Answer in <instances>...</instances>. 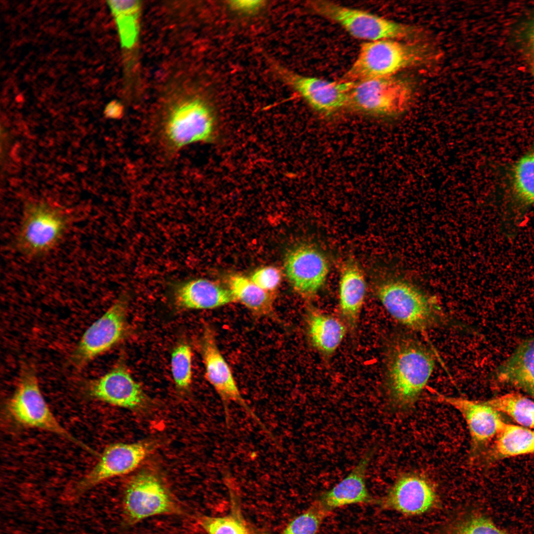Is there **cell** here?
Instances as JSON below:
<instances>
[{
	"instance_id": "1",
	"label": "cell",
	"mask_w": 534,
	"mask_h": 534,
	"mask_svg": "<svg viewBox=\"0 0 534 534\" xmlns=\"http://www.w3.org/2000/svg\"><path fill=\"white\" fill-rule=\"evenodd\" d=\"M215 129L211 107L196 96L182 97L169 103L157 123L159 141L169 155L192 143L211 141Z\"/></svg>"
},
{
	"instance_id": "2",
	"label": "cell",
	"mask_w": 534,
	"mask_h": 534,
	"mask_svg": "<svg viewBox=\"0 0 534 534\" xmlns=\"http://www.w3.org/2000/svg\"><path fill=\"white\" fill-rule=\"evenodd\" d=\"M435 55L427 44L404 43L393 39L365 42L341 81L354 83L393 76L404 68L427 63Z\"/></svg>"
},
{
	"instance_id": "3",
	"label": "cell",
	"mask_w": 534,
	"mask_h": 534,
	"mask_svg": "<svg viewBox=\"0 0 534 534\" xmlns=\"http://www.w3.org/2000/svg\"><path fill=\"white\" fill-rule=\"evenodd\" d=\"M435 358L424 345L412 338L398 339L388 364L391 399L400 407L411 406L419 398L434 368Z\"/></svg>"
},
{
	"instance_id": "4",
	"label": "cell",
	"mask_w": 534,
	"mask_h": 534,
	"mask_svg": "<svg viewBox=\"0 0 534 534\" xmlns=\"http://www.w3.org/2000/svg\"><path fill=\"white\" fill-rule=\"evenodd\" d=\"M69 225V217L61 207L44 200L28 202L16 238L20 251L31 257L43 256L62 239Z\"/></svg>"
},
{
	"instance_id": "5",
	"label": "cell",
	"mask_w": 534,
	"mask_h": 534,
	"mask_svg": "<svg viewBox=\"0 0 534 534\" xmlns=\"http://www.w3.org/2000/svg\"><path fill=\"white\" fill-rule=\"evenodd\" d=\"M376 292L391 315L407 327L424 331L440 321V310L432 298L408 281L389 279L380 284Z\"/></svg>"
},
{
	"instance_id": "6",
	"label": "cell",
	"mask_w": 534,
	"mask_h": 534,
	"mask_svg": "<svg viewBox=\"0 0 534 534\" xmlns=\"http://www.w3.org/2000/svg\"><path fill=\"white\" fill-rule=\"evenodd\" d=\"M413 93L411 82L393 76L352 82L347 106L376 116H396L407 109Z\"/></svg>"
},
{
	"instance_id": "7",
	"label": "cell",
	"mask_w": 534,
	"mask_h": 534,
	"mask_svg": "<svg viewBox=\"0 0 534 534\" xmlns=\"http://www.w3.org/2000/svg\"><path fill=\"white\" fill-rule=\"evenodd\" d=\"M308 4L312 11L339 24L353 37L368 42L411 38L418 32L414 27L330 1L312 0Z\"/></svg>"
},
{
	"instance_id": "8",
	"label": "cell",
	"mask_w": 534,
	"mask_h": 534,
	"mask_svg": "<svg viewBox=\"0 0 534 534\" xmlns=\"http://www.w3.org/2000/svg\"><path fill=\"white\" fill-rule=\"evenodd\" d=\"M7 408L11 416L19 424L54 433L93 453L58 421L43 397L33 368L23 369L15 391L8 401Z\"/></svg>"
},
{
	"instance_id": "9",
	"label": "cell",
	"mask_w": 534,
	"mask_h": 534,
	"mask_svg": "<svg viewBox=\"0 0 534 534\" xmlns=\"http://www.w3.org/2000/svg\"><path fill=\"white\" fill-rule=\"evenodd\" d=\"M126 297H121L84 332L72 355L75 366L82 367L117 344L127 326Z\"/></svg>"
},
{
	"instance_id": "10",
	"label": "cell",
	"mask_w": 534,
	"mask_h": 534,
	"mask_svg": "<svg viewBox=\"0 0 534 534\" xmlns=\"http://www.w3.org/2000/svg\"><path fill=\"white\" fill-rule=\"evenodd\" d=\"M124 509L130 524L152 516L178 511L176 504L160 479L153 473L143 472L128 484L124 498Z\"/></svg>"
},
{
	"instance_id": "11",
	"label": "cell",
	"mask_w": 534,
	"mask_h": 534,
	"mask_svg": "<svg viewBox=\"0 0 534 534\" xmlns=\"http://www.w3.org/2000/svg\"><path fill=\"white\" fill-rule=\"evenodd\" d=\"M202 356L206 379L222 400L226 422L229 421L228 405L234 402L241 406L267 431L266 428L243 398L231 369L218 347L214 334L209 328L205 329L202 338Z\"/></svg>"
},
{
	"instance_id": "12",
	"label": "cell",
	"mask_w": 534,
	"mask_h": 534,
	"mask_svg": "<svg viewBox=\"0 0 534 534\" xmlns=\"http://www.w3.org/2000/svg\"><path fill=\"white\" fill-rule=\"evenodd\" d=\"M286 275L294 290L304 297L318 292L327 279L328 261L319 249L309 244L297 246L286 256Z\"/></svg>"
},
{
	"instance_id": "13",
	"label": "cell",
	"mask_w": 534,
	"mask_h": 534,
	"mask_svg": "<svg viewBox=\"0 0 534 534\" xmlns=\"http://www.w3.org/2000/svg\"><path fill=\"white\" fill-rule=\"evenodd\" d=\"M149 450L145 443L108 445L94 466L79 482L78 490L83 491L105 480L133 472L144 460Z\"/></svg>"
},
{
	"instance_id": "14",
	"label": "cell",
	"mask_w": 534,
	"mask_h": 534,
	"mask_svg": "<svg viewBox=\"0 0 534 534\" xmlns=\"http://www.w3.org/2000/svg\"><path fill=\"white\" fill-rule=\"evenodd\" d=\"M283 79L314 110L329 115L347 106L348 91L352 82L330 81L278 70Z\"/></svg>"
},
{
	"instance_id": "15",
	"label": "cell",
	"mask_w": 534,
	"mask_h": 534,
	"mask_svg": "<svg viewBox=\"0 0 534 534\" xmlns=\"http://www.w3.org/2000/svg\"><path fill=\"white\" fill-rule=\"evenodd\" d=\"M89 393L99 400L130 409L142 406L146 399L139 385L121 366L92 381L89 386Z\"/></svg>"
},
{
	"instance_id": "16",
	"label": "cell",
	"mask_w": 534,
	"mask_h": 534,
	"mask_svg": "<svg viewBox=\"0 0 534 534\" xmlns=\"http://www.w3.org/2000/svg\"><path fill=\"white\" fill-rule=\"evenodd\" d=\"M436 499L435 491L427 480L410 474L404 475L397 480L382 503L387 508L414 515L429 510Z\"/></svg>"
},
{
	"instance_id": "17",
	"label": "cell",
	"mask_w": 534,
	"mask_h": 534,
	"mask_svg": "<svg viewBox=\"0 0 534 534\" xmlns=\"http://www.w3.org/2000/svg\"><path fill=\"white\" fill-rule=\"evenodd\" d=\"M172 293L174 304L181 309H211L236 301L229 289L203 278L175 282Z\"/></svg>"
},
{
	"instance_id": "18",
	"label": "cell",
	"mask_w": 534,
	"mask_h": 534,
	"mask_svg": "<svg viewBox=\"0 0 534 534\" xmlns=\"http://www.w3.org/2000/svg\"><path fill=\"white\" fill-rule=\"evenodd\" d=\"M438 400L461 413L467 423L474 446L482 445L496 436L505 424L498 411L486 401L441 395H439Z\"/></svg>"
},
{
	"instance_id": "19",
	"label": "cell",
	"mask_w": 534,
	"mask_h": 534,
	"mask_svg": "<svg viewBox=\"0 0 534 534\" xmlns=\"http://www.w3.org/2000/svg\"><path fill=\"white\" fill-rule=\"evenodd\" d=\"M372 455V450L367 452L348 475L322 495L319 501L325 509L328 511L371 500L365 484V475Z\"/></svg>"
},
{
	"instance_id": "20",
	"label": "cell",
	"mask_w": 534,
	"mask_h": 534,
	"mask_svg": "<svg viewBox=\"0 0 534 534\" xmlns=\"http://www.w3.org/2000/svg\"><path fill=\"white\" fill-rule=\"evenodd\" d=\"M495 375L501 383L520 389L534 398V337L520 344L499 366Z\"/></svg>"
},
{
	"instance_id": "21",
	"label": "cell",
	"mask_w": 534,
	"mask_h": 534,
	"mask_svg": "<svg viewBox=\"0 0 534 534\" xmlns=\"http://www.w3.org/2000/svg\"><path fill=\"white\" fill-rule=\"evenodd\" d=\"M366 284L363 272L354 262L344 267L339 285V307L345 322L354 329L365 298Z\"/></svg>"
},
{
	"instance_id": "22",
	"label": "cell",
	"mask_w": 534,
	"mask_h": 534,
	"mask_svg": "<svg viewBox=\"0 0 534 534\" xmlns=\"http://www.w3.org/2000/svg\"><path fill=\"white\" fill-rule=\"evenodd\" d=\"M508 178L512 207L517 213H522L534 205V149L513 163Z\"/></svg>"
},
{
	"instance_id": "23",
	"label": "cell",
	"mask_w": 534,
	"mask_h": 534,
	"mask_svg": "<svg viewBox=\"0 0 534 534\" xmlns=\"http://www.w3.org/2000/svg\"><path fill=\"white\" fill-rule=\"evenodd\" d=\"M308 330L312 345L326 356L332 355L342 342L346 325L341 320L311 309L307 318Z\"/></svg>"
},
{
	"instance_id": "24",
	"label": "cell",
	"mask_w": 534,
	"mask_h": 534,
	"mask_svg": "<svg viewBox=\"0 0 534 534\" xmlns=\"http://www.w3.org/2000/svg\"><path fill=\"white\" fill-rule=\"evenodd\" d=\"M229 289L236 301L259 315H270L273 312L272 292L260 288L250 279L233 275L229 281Z\"/></svg>"
},
{
	"instance_id": "25",
	"label": "cell",
	"mask_w": 534,
	"mask_h": 534,
	"mask_svg": "<svg viewBox=\"0 0 534 534\" xmlns=\"http://www.w3.org/2000/svg\"><path fill=\"white\" fill-rule=\"evenodd\" d=\"M494 450L502 458L534 453V430L505 423L496 436Z\"/></svg>"
},
{
	"instance_id": "26",
	"label": "cell",
	"mask_w": 534,
	"mask_h": 534,
	"mask_svg": "<svg viewBox=\"0 0 534 534\" xmlns=\"http://www.w3.org/2000/svg\"><path fill=\"white\" fill-rule=\"evenodd\" d=\"M108 4L114 16L122 46L133 48L138 39L140 5L136 0H110Z\"/></svg>"
},
{
	"instance_id": "27",
	"label": "cell",
	"mask_w": 534,
	"mask_h": 534,
	"mask_svg": "<svg viewBox=\"0 0 534 534\" xmlns=\"http://www.w3.org/2000/svg\"><path fill=\"white\" fill-rule=\"evenodd\" d=\"M520 426L534 430V400L515 393L506 394L486 401Z\"/></svg>"
},
{
	"instance_id": "28",
	"label": "cell",
	"mask_w": 534,
	"mask_h": 534,
	"mask_svg": "<svg viewBox=\"0 0 534 534\" xmlns=\"http://www.w3.org/2000/svg\"><path fill=\"white\" fill-rule=\"evenodd\" d=\"M171 366L177 387L187 389L192 381V353L189 345L183 343L176 347L172 355Z\"/></svg>"
},
{
	"instance_id": "29",
	"label": "cell",
	"mask_w": 534,
	"mask_h": 534,
	"mask_svg": "<svg viewBox=\"0 0 534 534\" xmlns=\"http://www.w3.org/2000/svg\"><path fill=\"white\" fill-rule=\"evenodd\" d=\"M327 512L318 501L293 519L282 534H316Z\"/></svg>"
},
{
	"instance_id": "30",
	"label": "cell",
	"mask_w": 534,
	"mask_h": 534,
	"mask_svg": "<svg viewBox=\"0 0 534 534\" xmlns=\"http://www.w3.org/2000/svg\"><path fill=\"white\" fill-rule=\"evenodd\" d=\"M201 522L208 534H248L243 523L233 517H204Z\"/></svg>"
},
{
	"instance_id": "31",
	"label": "cell",
	"mask_w": 534,
	"mask_h": 534,
	"mask_svg": "<svg viewBox=\"0 0 534 534\" xmlns=\"http://www.w3.org/2000/svg\"><path fill=\"white\" fill-rule=\"evenodd\" d=\"M455 534H510L483 516L468 519L457 529Z\"/></svg>"
},
{
	"instance_id": "32",
	"label": "cell",
	"mask_w": 534,
	"mask_h": 534,
	"mask_svg": "<svg viewBox=\"0 0 534 534\" xmlns=\"http://www.w3.org/2000/svg\"><path fill=\"white\" fill-rule=\"evenodd\" d=\"M282 273L279 269L273 266H266L256 270L250 280L262 289L272 292L279 285Z\"/></svg>"
},
{
	"instance_id": "33",
	"label": "cell",
	"mask_w": 534,
	"mask_h": 534,
	"mask_svg": "<svg viewBox=\"0 0 534 534\" xmlns=\"http://www.w3.org/2000/svg\"><path fill=\"white\" fill-rule=\"evenodd\" d=\"M228 3L230 6L234 10L250 13L262 7L265 1L260 0H237L229 1Z\"/></svg>"
},
{
	"instance_id": "34",
	"label": "cell",
	"mask_w": 534,
	"mask_h": 534,
	"mask_svg": "<svg viewBox=\"0 0 534 534\" xmlns=\"http://www.w3.org/2000/svg\"><path fill=\"white\" fill-rule=\"evenodd\" d=\"M530 41L531 44L534 49V26L531 30V32L530 33Z\"/></svg>"
},
{
	"instance_id": "35",
	"label": "cell",
	"mask_w": 534,
	"mask_h": 534,
	"mask_svg": "<svg viewBox=\"0 0 534 534\" xmlns=\"http://www.w3.org/2000/svg\"><path fill=\"white\" fill-rule=\"evenodd\" d=\"M533 75L534 76V67L533 68Z\"/></svg>"
}]
</instances>
